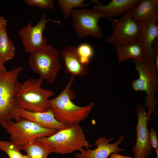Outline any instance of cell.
<instances>
[{
	"label": "cell",
	"instance_id": "cell-1",
	"mask_svg": "<svg viewBox=\"0 0 158 158\" xmlns=\"http://www.w3.org/2000/svg\"><path fill=\"white\" fill-rule=\"evenodd\" d=\"M75 77L71 75L65 88L55 97L48 100L50 109L55 119L67 126L79 124L87 117L94 106V102L86 106H78L72 101L75 93L71 88Z\"/></svg>",
	"mask_w": 158,
	"mask_h": 158
},
{
	"label": "cell",
	"instance_id": "cell-2",
	"mask_svg": "<svg viewBox=\"0 0 158 158\" xmlns=\"http://www.w3.org/2000/svg\"><path fill=\"white\" fill-rule=\"evenodd\" d=\"M43 80L40 77L30 78L20 84L16 94L15 101L19 109L32 112H45L50 109L49 98L55 93L41 87Z\"/></svg>",
	"mask_w": 158,
	"mask_h": 158
},
{
	"label": "cell",
	"instance_id": "cell-3",
	"mask_svg": "<svg viewBox=\"0 0 158 158\" xmlns=\"http://www.w3.org/2000/svg\"><path fill=\"white\" fill-rule=\"evenodd\" d=\"M17 67L0 75V124L20 118L15 101L16 92L20 84L19 75L23 70Z\"/></svg>",
	"mask_w": 158,
	"mask_h": 158
},
{
	"label": "cell",
	"instance_id": "cell-4",
	"mask_svg": "<svg viewBox=\"0 0 158 158\" xmlns=\"http://www.w3.org/2000/svg\"><path fill=\"white\" fill-rule=\"evenodd\" d=\"M139 74L138 79L133 81L131 87L133 90L146 92L145 106L148 107L150 114L155 109L156 102L154 95L158 89V69L154 61L132 59Z\"/></svg>",
	"mask_w": 158,
	"mask_h": 158
},
{
	"label": "cell",
	"instance_id": "cell-5",
	"mask_svg": "<svg viewBox=\"0 0 158 158\" xmlns=\"http://www.w3.org/2000/svg\"><path fill=\"white\" fill-rule=\"evenodd\" d=\"M51 146L53 152L64 154L76 150L80 151L83 147H91L85 138L82 128L76 124L58 130L53 135L36 140Z\"/></svg>",
	"mask_w": 158,
	"mask_h": 158
},
{
	"label": "cell",
	"instance_id": "cell-6",
	"mask_svg": "<svg viewBox=\"0 0 158 158\" xmlns=\"http://www.w3.org/2000/svg\"><path fill=\"white\" fill-rule=\"evenodd\" d=\"M59 51L47 44L30 54L28 63L31 69L50 84L54 83L61 66Z\"/></svg>",
	"mask_w": 158,
	"mask_h": 158
},
{
	"label": "cell",
	"instance_id": "cell-7",
	"mask_svg": "<svg viewBox=\"0 0 158 158\" xmlns=\"http://www.w3.org/2000/svg\"><path fill=\"white\" fill-rule=\"evenodd\" d=\"M2 126L10 135L11 141L20 146L37 139L50 136L58 131L43 128L22 118L15 122L7 121Z\"/></svg>",
	"mask_w": 158,
	"mask_h": 158
},
{
	"label": "cell",
	"instance_id": "cell-8",
	"mask_svg": "<svg viewBox=\"0 0 158 158\" xmlns=\"http://www.w3.org/2000/svg\"><path fill=\"white\" fill-rule=\"evenodd\" d=\"M75 32L79 37L89 36L98 39L103 38V30L99 25V19L104 18L110 19L104 12L94 11L85 8H75L70 12Z\"/></svg>",
	"mask_w": 158,
	"mask_h": 158
},
{
	"label": "cell",
	"instance_id": "cell-9",
	"mask_svg": "<svg viewBox=\"0 0 158 158\" xmlns=\"http://www.w3.org/2000/svg\"><path fill=\"white\" fill-rule=\"evenodd\" d=\"M133 9L123 14L119 19L111 18L113 28L111 35L106 40L107 43L116 47L138 41L139 30L137 22L132 18Z\"/></svg>",
	"mask_w": 158,
	"mask_h": 158
},
{
	"label": "cell",
	"instance_id": "cell-10",
	"mask_svg": "<svg viewBox=\"0 0 158 158\" xmlns=\"http://www.w3.org/2000/svg\"><path fill=\"white\" fill-rule=\"evenodd\" d=\"M46 15L44 13L41 19L35 26H32L30 21L28 25L19 30L18 35L21 38L25 52L31 53L46 45L47 39L43 36V32L49 21L53 22L62 25L59 21L47 19Z\"/></svg>",
	"mask_w": 158,
	"mask_h": 158
},
{
	"label": "cell",
	"instance_id": "cell-11",
	"mask_svg": "<svg viewBox=\"0 0 158 158\" xmlns=\"http://www.w3.org/2000/svg\"><path fill=\"white\" fill-rule=\"evenodd\" d=\"M138 121L135 131L136 139L132 149L134 158H147L152 154V147L150 138L147 123L150 115L145 111V107L138 103L135 111Z\"/></svg>",
	"mask_w": 158,
	"mask_h": 158
},
{
	"label": "cell",
	"instance_id": "cell-12",
	"mask_svg": "<svg viewBox=\"0 0 158 158\" xmlns=\"http://www.w3.org/2000/svg\"><path fill=\"white\" fill-rule=\"evenodd\" d=\"M158 17L147 21L137 22L139 30L138 41L142 49L144 58L154 60L155 52L158 49Z\"/></svg>",
	"mask_w": 158,
	"mask_h": 158
},
{
	"label": "cell",
	"instance_id": "cell-13",
	"mask_svg": "<svg viewBox=\"0 0 158 158\" xmlns=\"http://www.w3.org/2000/svg\"><path fill=\"white\" fill-rule=\"evenodd\" d=\"M124 137L121 135L118 140L112 144L109 142L113 140L114 138L107 139L105 137H99L95 142V145L97 146L95 149L91 150L89 148H83L80 153L75 154L77 158H107L113 153L123 152V148L118 147V145L123 141Z\"/></svg>",
	"mask_w": 158,
	"mask_h": 158
},
{
	"label": "cell",
	"instance_id": "cell-14",
	"mask_svg": "<svg viewBox=\"0 0 158 158\" xmlns=\"http://www.w3.org/2000/svg\"><path fill=\"white\" fill-rule=\"evenodd\" d=\"M60 54L64 63L65 72L75 77H83L87 74L88 66L80 61L76 46L65 47L62 49Z\"/></svg>",
	"mask_w": 158,
	"mask_h": 158
},
{
	"label": "cell",
	"instance_id": "cell-15",
	"mask_svg": "<svg viewBox=\"0 0 158 158\" xmlns=\"http://www.w3.org/2000/svg\"><path fill=\"white\" fill-rule=\"evenodd\" d=\"M18 114L20 118L27 119L44 128L58 131L68 127L57 121L50 109L42 112H32L18 109Z\"/></svg>",
	"mask_w": 158,
	"mask_h": 158
},
{
	"label": "cell",
	"instance_id": "cell-16",
	"mask_svg": "<svg viewBox=\"0 0 158 158\" xmlns=\"http://www.w3.org/2000/svg\"><path fill=\"white\" fill-rule=\"evenodd\" d=\"M140 0H112L107 4H93L92 10L106 13L110 19L133 9Z\"/></svg>",
	"mask_w": 158,
	"mask_h": 158
},
{
	"label": "cell",
	"instance_id": "cell-17",
	"mask_svg": "<svg viewBox=\"0 0 158 158\" xmlns=\"http://www.w3.org/2000/svg\"><path fill=\"white\" fill-rule=\"evenodd\" d=\"M158 17L157 0H140L133 9L132 18L137 22Z\"/></svg>",
	"mask_w": 158,
	"mask_h": 158
},
{
	"label": "cell",
	"instance_id": "cell-18",
	"mask_svg": "<svg viewBox=\"0 0 158 158\" xmlns=\"http://www.w3.org/2000/svg\"><path fill=\"white\" fill-rule=\"evenodd\" d=\"M116 47L118 63L131 59L141 60L144 58L142 49L138 41L120 45Z\"/></svg>",
	"mask_w": 158,
	"mask_h": 158
},
{
	"label": "cell",
	"instance_id": "cell-19",
	"mask_svg": "<svg viewBox=\"0 0 158 158\" xmlns=\"http://www.w3.org/2000/svg\"><path fill=\"white\" fill-rule=\"evenodd\" d=\"M20 148L26 152L30 158H48V155L53 152L49 145L36 140L21 146Z\"/></svg>",
	"mask_w": 158,
	"mask_h": 158
},
{
	"label": "cell",
	"instance_id": "cell-20",
	"mask_svg": "<svg viewBox=\"0 0 158 158\" xmlns=\"http://www.w3.org/2000/svg\"><path fill=\"white\" fill-rule=\"evenodd\" d=\"M15 47L9 38L6 28L0 32V59L4 63L13 59L15 54Z\"/></svg>",
	"mask_w": 158,
	"mask_h": 158
},
{
	"label": "cell",
	"instance_id": "cell-21",
	"mask_svg": "<svg viewBox=\"0 0 158 158\" xmlns=\"http://www.w3.org/2000/svg\"><path fill=\"white\" fill-rule=\"evenodd\" d=\"M83 0H58L57 1L59 9L62 13L64 18H67L70 15L71 10L73 9L85 8L93 2L85 3Z\"/></svg>",
	"mask_w": 158,
	"mask_h": 158
},
{
	"label": "cell",
	"instance_id": "cell-22",
	"mask_svg": "<svg viewBox=\"0 0 158 158\" xmlns=\"http://www.w3.org/2000/svg\"><path fill=\"white\" fill-rule=\"evenodd\" d=\"M76 47L80 61L84 65L88 66L94 55L93 48L90 45L87 43L81 44L76 46Z\"/></svg>",
	"mask_w": 158,
	"mask_h": 158
},
{
	"label": "cell",
	"instance_id": "cell-23",
	"mask_svg": "<svg viewBox=\"0 0 158 158\" xmlns=\"http://www.w3.org/2000/svg\"><path fill=\"white\" fill-rule=\"evenodd\" d=\"M0 149L5 152L8 158H22L20 146L12 141H0Z\"/></svg>",
	"mask_w": 158,
	"mask_h": 158
},
{
	"label": "cell",
	"instance_id": "cell-24",
	"mask_svg": "<svg viewBox=\"0 0 158 158\" xmlns=\"http://www.w3.org/2000/svg\"><path fill=\"white\" fill-rule=\"evenodd\" d=\"M26 5L30 7H37L45 10L53 9L54 6L53 0H24Z\"/></svg>",
	"mask_w": 158,
	"mask_h": 158
},
{
	"label": "cell",
	"instance_id": "cell-25",
	"mask_svg": "<svg viewBox=\"0 0 158 158\" xmlns=\"http://www.w3.org/2000/svg\"><path fill=\"white\" fill-rule=\"evenodd\" d=\"M149 136L152 148H155L156 150H158V138L155 130L153 127L150 129Z\"/></svg>",
	"mask_w": 158,
	"mask_h": 158
},
{
	"label": "cell",
	"instance_id": "cell-26",
	"mask_svg": "<svg viewBox=\"0 0 158 158\" xmlns=\"http://www.w3.org/2000/svg\"><path fill=\"white\" fill-rule=\"evenodd\" d=\"M7 25L6 21L4 18L0 16V32L4 28H6Z\"/></svg>",
	"mask_w": 158,
	"mask_h": 158
},
{
	"label": "cell",
	"instance_id": "cell-27",
	"mask_svg": "<svg viewBox=\"0 0 158 158\" xmlns=\"http://www.w3.org/2000/svg\"><path fill=\"white\" fill-rule=\"evenodd\" d=\"M4 64V63L0 59V75L8 71Z\"/></svg>",
	"mask_w": 158,
	"mask_h": 158
},
{
	"label": "cell",
	"instance_id": "cell-28",
	"mask_svg": "<svg viewBox=\"0 0 158 158\" xmlns=\"http://www.w3.org/2000/svg\"><path fill=\"white\" fill-rule=\"evenodd\" d=\"M110 158H133L130 156H123L117 153H113L110 154Z\"/></svg>",
	"mask_w": 158,
	"mask_h": 158
},
{
	"label": "cell",
	"instance_id": "cell-29",
	"mask_svg": "<svg viewBox=\"0 0 158 158\" xmlns=\"http://www.w3.org/2000/svg\"><path fill=\"white\" fill-rule=\"evenodd\" d=\"M22 158H30V157L27 155H23Z\"/></svg>",
	"mask_w": 158,
	"mask_h": 158
},
{
	"label": "cell",
	"instance_id": "cell-30",
	"mask_svg": "<svg viewBox=\"0 0 158 158\" xmlns=\"http://www.w3.org/2000/svg\"><path fill=\"white\" fill-rule=\"evenodd\" d=\"M156 151L157 153V157L156 158H158V150H156Z\"/></svg>",
	"mask_w": 158,
	"mask_h": 158
}]
</instances>
